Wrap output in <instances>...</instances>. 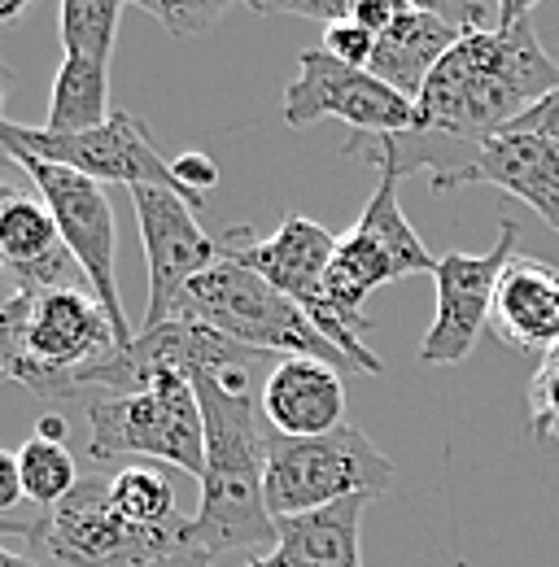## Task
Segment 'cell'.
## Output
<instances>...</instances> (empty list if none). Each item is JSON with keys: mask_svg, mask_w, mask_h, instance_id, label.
Masks as SVG:
<instances>
[{"mask_svg": "<svg viewBox=\"0 0 559 567\" xmlns=\"http://www.w3.org/2000/svg\"><path fill=\"white\" fill-rule=\"evenodd\" d=\"M267 506L280 519L324 511L346 497H385L394 494V463L372 445L363 427L342 424L328 436L288 441L267 432Z\"/></svg>", "mask_w": 559, "mask_h": 567, "instance_id": "obj_5", "label": "cell"}, {"mask_svg": "<svg viewBox=\"0 0 559 567\" xmlns=\"http://www.w3.org/2000/svg\"><path fill=\"white\" fill-rule=\"evenodd\" d=\"M119 18H123L119 0H67L58 13L67 58H88V62L110 66V53L119 40Z\"/></svg>", "mask_w": 559, "mask_h": 567, "instance_id": "obj_24", "label": "cell"}, {"mask_svg": "<svg viewBox=\"0 0 559 567\" xmlns=\"http://www.w3.org/2000/svg\"><path fill=\"white\" fill-rule=\"evenodd\" d=\"M175 315L197 319V323L214 328L218 337H227L245 350H258V354L319 358V362H333L337 371H349L337 346L311 323V315L293 297H284L280 288H272L263 276H254L250 267H241L227 254L184 288Z\"/></svg>", "mask_w": 559, "mask_h": 567, "instance_id": "obj_4", "label": "cell"}, {"mask_svg": "<svg viewBox=\"0 0 559 567\" xmlns=\"http://www.w3.org/2000/svg\"><path fill=\"white\" fill-rule=\"evenodd\" d=\"M132 206L149 262V306L140 323V332H149L175 319L184 288L223 258V245L202 231L197 206L171 188H132Z\"/></svg>", "mask_w": 559, "mask_h": 567, "instance_id": "obj_11", "label": "cell"}, {"mask_svg": "<svg viewBox=\"0 0 559 567\" xmlns=\"http://www.w3.org/2000/svg\"><path fill=\"white\" fill-rule=\"evenodd\" d=\"M13 292H18V288H13V284H9V276H4V271H0V306H4V301H9V297H13Z\"/></svg>", "mask_w": 559, "mask_h": 567, "instance_id": "obj_37", "label": "cell"}, {"mask_svg": "<svg viewBox=\"0 0 559 567\" xmlns=\"http://www.w3.org/2000/svg\"><path fill=\"white\" fill-rule=\"evenodd\" d=\"M319 118H342L354 136H403L419 123L416 101L380 83L372 71H354L324 49H306L297 58V79L284 87V123L311 127Z\"/></svg>", "mask_w": 559, "mask_h": 567, "instance_id": "obj_10", "label": "cell"}, {"mask_svg": "<svg viewBox=\"0 0 559 567\" xmlns=\"http://www.w3.org/2000/svg\"><path fill=\"white\" fill-rule=\"evenodd\" d=\"M494 337L525 354H547L559 346V267L516 254L498 280L494 310H489Z\"/></svg>", "mask_w": 559, "mask_h": 567, "instance_id": "obj_17", "label": "cell"}, {"mask_svg": "<svg viewBox=\"0 0 559 567\" xmlns=\"http://www.w3.org/2000/svg\"><path fill=\"white\" fill-rule=\"evenodd\" d=\"M0 153H27V157L79 171V175H88L96 184L171 188V193L189 197L197 210H206V197L189 193L175 179V166L157 153L149 127L128 110H114L110 123H101L92 132H79V136H58V132H44V127H22V123L0 118Z\"/></svg>", "mask_w": 559, "mask_h": 567, "instance_id": "obj_8", "label": "cell"}, {"mask_svg": "<svg viewBox=\"0 0 559 567\" xmlns=\"http://www.w3.org/2000/svg\"><path fill=\"white\" fill-rule=\"evenodd\" d=\"M0 567H44V564L31 559V555H18V550H9V546H0Z\"/></svg>", "mask_w": 559, "mask_h": 567, "instance_id": "obj_34", "label": "cell"}, {"mask_svg": "<svg viewBox=\"0 0 559 567\" xmlns=\"http://www.w3.org/2000/svg\"><path fill=\"white\" fill-rule=\"evenodd\" d=\"M507 132H525V136H547V141H559V87H551L538 105H529Z\"/></svg>", "mask_w": 559, "mask_h": 567, "instance_id": "obj_29", "label": "cell"}, {"mask_svg": "<svg viewBox=\"0 0 559 567\" xmlns=\"http://www.w3.org/2000/svg\"><path fill=\"white\" fill-rule=\"evenodd\" d=\"M27 13V0H0V27H9V22H18Z\"/></svg>", "mask_w": 559, "mask_h": 567, "instance_id": "obj_35", "label": "cell"}, {"mask_svg": "<svg viewBox=\"0 0 559 567\" xmlns=\"http://www.w3.org/2000/svg\"><path fill=\"white\" fill-rule=\"evenodd\" d=\"M455 567H464V564H455Z\"/></svg>", "mask_w": 559, "mask_h": 567, "instance_id": "obj_39", "label": "cell"}, {"mask_svg": "<svg viewBox=\"0 0 559 567\" xmlns=\"http://www.w3.org/2000/svg\"><path fill=\"white\" fill-rule=\"evenodd\" d=\"M27 546L44 567H153L189 550V519L162 533L132 528L110 506V476H79L74 494L31 524Z\"/></svg>", "mask_w": 559, "mask_h": 567, "instance_id": "obj_6", "label": "cell"}, {"mask_svg": "<svg viewBox=\"0 0 559 567\" xmlns=\"http://www.w3.org/2000/svg\"><path fill=\"white\" fill-rule=\"evenodd\" d=\"M468 184H489V188L511 193L547 227L559 231V141L498 132V136H489L477 162L450 188H468Z\"/></svg>", "mask_w": 559, "mask_h": 567, "instance_id": "obj_16", "label": "cell"}, {"mask_svg": "<svg viewBox=\"0 0 559 567\" xmlns=\"http://www.w3.org/2000/svg\"><path fill=\"white\" fill-rule=\"evenodd\" d=\"M464 40V27L450 22L437 4H407L394 27L376 40L372 66L380 83H389L394 92H403L407 101H416L428 83V74L441 66V58Z\"/></svg>", "mask_w": 559, "mask_h": 567, "instance_id": "obj_19", "label": "cell"}, {"mask_svg": "<svg viewBox=\"0 0 559 567\" xmlns=\"http://www.w3.org/2000/svg\"><path fill=\"white\" fill-rule=\"evenodd\" d=\"M110 66L88 62V58H62V71L53 79L49 96V118L44 132L58 136H79L101 123H110Z\"/></svg>", "mask_w": 559, "mask_h": 567, "instance_id": "obj_20", "label": "cell"}, {"mask_svg": "<svg viewBox=\"0 0 559 567\" xmlns=\"http://www.w3.org/2000/svg\"><path fill=\"white\" fill-rule=\"evenodd\" d=\"M254 13H284V18H311V22H346L354 18V0H280V4H250Z\"/></svg>", "mask_w": 559, "mask_h": 567, "instance_id": "obj_28", "label": "cell"}, {"mask_svg": "<svg viewBox=\"0 0 559 567\" xmlns=\"http://www.w3.org/2000/svg\"><path fill=\"white\" fill-rule=\"evenodd\" d=\"M398 184H403V179H398L394 171H380V184H376L372 202L363 206V214H358L354 227L372 231V236L403 262L407 276H433V271H437V258L424 249V240L416 236V227L407 223V214H403V206H398Z\"/></svg>", "mask_w": 559, "mask_h": 567, "instance_id": "obj_21", "label": "cell"}, {"mask_svg": "<svg viewBox=\"0 0 559 567\" xmlns=\"http://www.w3.org/2000/svg\"><path fill=\"white\" fill-rule=\"evenodd\" d=\"M280 358L193 375V393L206 420V467H202V502L189 519V546L202 550L210 564L232 550H272L276 515L267 506V420L258 411L263 380Z\"/></svg>", "mask_w": 559, "mask_h": 567, "instance_id": "obj_2", "label": "cell"}, {"mask_svg": "<svg viewBox=\"0 0 559 567\" xmlns=\"http://www.w3.org/2000/svg\"><path fill=\"white\" fill-rule=\"evenodd\" d=\"M22 166V175L31 179V188L40 193V202L49 206L58 231H62V245L74 254L79 271L88 288L96 292V301L105 306L114 332H119V350H128L136 341L128 315H123V297H119V280H114V258H119V227H114V210H110V197H105V184L67 171V166H53V162H40V157H27V153H4Z\"/></svg>", "mask_w": 559, "mask_h": 567, "instance_id": "obj_9", "label": "cell"}, {"mask_svg": "<svg viewBox=\"0 0 559 567\" xmlns=\"http://www.w3.org/2000/svg\"><path fill=\"white\" fill-rule=\"evenodd\" d=\"M520 254V223H502L498 227V245L489 254H446L437 258V315L419 341V358L433 367H450L477 350V337L489 328V310H494V292L507 271V262Z\"/></svg>", "mask_w": 559, "mask_h": 567, "instance_id": "obj_12", "label": "cell"}, {"mask_svg": "<svg viewBox=\"0 0 559 567\" xmlns=\"http://www.w3.org/2000/svg\"><path fill=\"white\" fill-rule=\"evenodd\" d=\"M328 58H337L342 66H354V71H367L372 66V53H376V35L363 31L354 18L346 22H333L324 27V44H319Z\"/></svg>", "mask_w": 559, "mask_h": 567, "instance_id": "obj_26", "label": "cell"}, {"mask_svg": "<svg viewBox=\"0 0 559 567\" xmlns=\"http://www.w3.org/2000/svg\"><path fill=\"white\" fill-rule=\"evenodd\" d=\"M529 436L559 441V346L542 354L529 380Z\"/></svg>", "mask_w": 559, "mask_h": 567, "instance_id": "obj_25", "label": "cell"}, {"mask_svg": "<svg viewBox=\"0 0 559 567\" xmlns=\"http://www.w3.org/2000/svg\"><path fill=\"white\" fill-rule=\"evenodd\" d=\"M119 354V332L92 288L13 292L0 306V371L44 402L79 398V375Z\"/></svg>", "mask_w": 559, "mask_h": 567, "instance_id": "obj_3", "label": "cell"}, {"mask_svg": "<svg viewBox=\"0 0 559 567\" xmlns=\"http://www.w3.org/2000/svg\"><path fill=\"white\" fill-rule=\"evenodd\" d=\"M18 472H22V489L40 511H53L79 485V467H74L67 441L31 436L27 445H18Z\"/></svg>", "mask_w": 559, "mask_h": 567, "instance_id": "obj_23", "label": "cell"}, {"mask_svg": "<svg viewBox=\"0 0 559 567\" xmlns=\"http://www.w3.org/2000/svg\"><path fill=\"white\" fill-rule=\"evenodd\" d=\"M171 166H175V179H180L189 193H197V197H206L210 184H218V166L210 162L206 153H184V157H175Z\"/></svg>", "mask_w": 559, "mask_h": 567, "instance_id": "obj_31", "label": "cell"}, {"mask_svg": "<svg viewBox=\"0 0 559 567\" xmlns=\"http://www.w3.org/2000/svg\"><path fill=\"white\" fill-rule=\"evenodd\" d=\"M372 497H346L324 511H306L276 524V546L241 567H363V506Z\"/></svg>", "mask_w": 559, "mask_h": 567, "instance_id": "obj_18", "label": "cell"}, {"mask_svg": "<svg viewBox=\"0 0 559 567\" xmlns=\"http://www.w3.org/2000/svg\"><path fill=\"white\" fill-rule=\"evenodd\" d=\"M153 567H214V564H210L202 550L189 546V550H180V555H171V559H162V564H153Z\"/></svg>", "mask_w": 559, "mask_h": 567, "instance_id": "obj_32", "label": "cell"}, {"mask_svg": "<svg viewBox=\"0 0 559 567\" xmlns=\"http://www.w3.org/2000/svg\"><path fill=\"white\" fill-rule=\"evenodd\" d=\"M88 454L92 463L110 458H157L189 476L206 467V420L197 393L180 375H162L144 393L92 398L88 402Z\"/></svg>", "mask_w": 559, "mask_h": 567, "instance_id": "obj_7", "label": "cell"}, {"mask_svg": "<svg viewBox=\"0 0 559 567\" xmlns=\"http://www.w3.org/2000/svg\"><path fill=\"white\" fill-rule=\"evenodd\" d=\"M218 245L227 258H236L241 267L263 276L284 297H293L302 310L315 306L319 284L337 254V236L306 214H288L276 227V236H254L250 227H232L218 236Z\"/></svg>", "mask_w": 559, "mask_h": 567, "instance_id": "obj_13", "label": "cell"}, {"mask_svg": "<svg viewBox=\"0 0 559 567\" xmlns=\"http://www.w3.org/2000/svg\"><path fill=\"white\" fill-rule=\"evenodd\" d=\"M0 380H4V371H0Z\"/></svg>", "mask_w": 559, "mask_h": 567, "instance_id": "obj_38", "label": "cell"}, {"mask_svg": "<svg viewBox=\"0 0 559 567\" xmlns=\"http://www.w3.org/2000/svg\"><path fill=\"white\" fill-rule=\"evenodd\" d=\"M258 411L276 436H328L346 424V375L319 358H280L263 380Z\"/></svg>", "mask_w": 559, "mask_h": 567, "instance_id": "obj_14", "label": "cell"}, {"mask_svg": "<svg viewBox=\"0 0 559 567\" xmlns=\"http://www.w3.org/2000/svg\"><path fill=\"white\" fill-rule=\"evenodd\" d=\"M140 9L149 18H157L166 27V35H197L223 13V4H162V0H140Z\"/></svg>", "mask_w": 559, "mask_h": 567, "instance_id": "obj_27", "label": "cell"}, {"mask_svg": "<svg viewBox=\"0 0 559 567\" xmlns=\"http://www.w3.org/2000/svg\"><path fill=\"white\" fill-rule=\"evenodd\" d=\"M110 506L144 533H162V528H175L180 515H175V485L166 472L149 467V463H132L123 472L110 476Z\"/></svg>", "mask_w": 559, "mask_h": 567, "instance_id": "obj_22", "label": "cell"}, {"mask_svg": "<svg viewBox=\"0 0 559 567\" xmlns=\"http://www.w3.org/2000/svg\"><path fill=\"white\" fill-rule=\"evenodd\" d=\"M407 4H411V0H354V22L380 40V35L394 27V18H398Z\"/></svg>", "mask_w": 559, "mask_h": 567, "instance_id": "obj_30", "label": "cell"}, {"mask_svg": "<svg viewBox=\"0 0 559 567\" xmlns=\"http://www.w3.org/2000/svg\"><path fill=\"white\" fill-rule=\"evenodd\" d=\"M9 83H13V71L0 62V105H4V92H9Z\"/></svg>", "mask_w": 559, "mask_h": 567, "instance_id": "obj_36", "label": "cell"}, {"mask_svg": "<svg viewBox=\"0 0 559 567\" xmlns=\"http://www.w3.org/2000/svg\"><path fill=\"white\" fill-rule=\"evenodd\" d=\"M551 87H559V62L533 31V4L502 0L498 22L464 31V40L428 74L416 96V132L354 136L346 153L372 157L398 179L428 175L437 193H450L489 136L507 132Z\"/></svg>", "mask_w": 559, "mask_h": 567, "instance_id": "obj_1", "label": "cell"}, {"mask_svg": "<svg viewBox=\"0 0 559 567\" xmlns=\"http://www.w3.org/2000/svg\"><path fill=\"white\" fill-rule=\"evenodd\" d=\"M35 436H44V441H67V420H62V415H44V420L35 424Z\"/></svg>", "mask_w": 559, "mask_h": 567, "instance_id": "obj_33", "label": "cell"}, {"mask_svg": "<svg viewBox=\"0 0 559 567\" xmlns=\"http://www.w3.org/2000/svg\"><path fill=\"white\" fill-rule=\"evenodd\" d=\"M0 271L18 292H53V288H79L83 271L74 262L49 206L31 193H18L0 210ZM88 284V280H83Z\"/></svg>", "mask_w": 559, "mask_h": 567, "instance_id": "obj_15", "label": "cell"}]
</instances>
